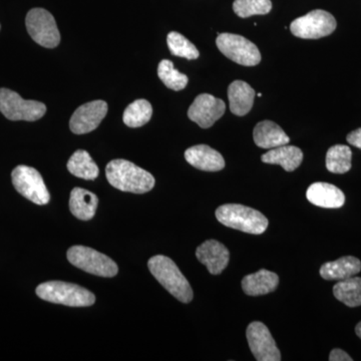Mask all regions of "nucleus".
Returning <instances> with one entry per match:
<instances>
[{"label": "nucleus", "mask_w": 361, "mask_h": 361, "mask_svg": "<svg viewBox=\"0 0 361 361\" xmlns=\"http://www.w3.org/2000/svg\"><path fill=\"white\" fill-rule=\"evenodd\" d=\"M330 361H353V358L350 357L345 353V351L342 350V349H334V350L330 353L329 355Z\"/></svg>", "instance_id": "30"}, {"label": "nucleus", "mask_w": 361, "mask_h": 361, "mask_svg": "<svg viewBox=\"0 0 361 361\" xmlns=\"http://www.w3.org/2000/svg\"><path fill=\"white\" fill-rule=\"evenodd\" d=\"M97 197L92 192L82 188H75L71 191L70 198L71 212L78 219L89 221L94 218L96 214Z\"/></svg>", "instance_id": "22"}, {"label": "nucleus", "mask_w": 361, "mask_h": 361, "mask_svg": "<svg viewBox=\"0 0 361 361\" xmlns=\"http://www.w3.org/2000/svg\"><path fill=\"white\" fill-rule=\"evenodd\" d=\"M25 25L32 39L42 47L54 49L61 42V33L49 11L44 8L32 9L26 16Z\"/></svg>", "instance_id": "8"}, {"label": "nucleus", "mask_w": 361, "mask_h": 361, "mask_svg": "<svg viewBox=\"0 0 361 361\" xmlns=\"http://www.w3.org/2000/svg\"><path fill=\"white\" fill-rule=\"evenodd\" d=\"M261 160L265 164L281 166L286 172H293L302 163L303 153L295 146L284 145L271 149L262 156Z\"/></svg>", "instance_id": "20"}, {"label": "nucleus", "mask_w": 361, "mask_h": 361, "mask_svg": "<svg viewBox=\"0 0 361 361\" xmlns=\"http://www.w3.org/2000/svg\"><path fill=\"white\" fill-rule=\"evenodd\" d=\"M272 9L271 0H235L233 11L242 18L264 16Z\"/></svg>", "instance_id": "29"}, {"label": "nucleus", "mask_w": 361, "mask_h": 361, "mask_svg": "<svg viewBox=\"0 0 361 361\" xmlns=\"http://www.w3.org/2000/svg\"><path fill=\"white\" fill-rule=\"evenodd\" d=\"M336 25V18L331 13L316 9L292 21L290 30L299 39H318L331 35Z\"/></svg>", "instance_id": "7"}, {"label": "nucleus", "mask_w": 361, "mask_h": 361, "mask_svg": "<svg viewBox=\"0 0 361 361\" xmlns=\"http://www.w3.org/2000/svg\"><path fill=\"white\" fill-rule=\"evenodd\" d=\"M196 256L213 275L221 274L229 263L230 253L217 240H208L197 248Z\"/></svg>", "instance_id": "14"}, {"label": "nucleus", "mask_w": 361, "mask_h": 361, "mask_svg": "<svg viewBox=\"0 0 361 361\" xmlns=\"http://www.w3.org/2000/svg\"><path fill=\"white\" fill-rule=\"evenodd\" d=\"M185 159L190 165L206 172H218L225 168L222 155L207 145H197L188 149Z\"/></svg>", "instance_id": "15"}, {"label": "nucleus", "mask_w": 361, "mask_h": 361, "mask_svg": "<svg viewBox=\"0 0 361 361\" xmlns=\"http://www.w3.org/2000/svg\"><path fill=\"white\" fill-rule=\"evenodd\" d=\"M247 341L254 357L258 361L281 360L279 349L269 329L262 322H252L247 327Z\"/></svg>", "instance_id": "11"}, {"label": "nucleus", "mask_w": 361, "mask_h": 361, "mask_svg": "<svg viewBox=\"0 0 361 361\" xmlns=\"http://www.w3.org/2000/svg\"><path fill=\"white\" fill-rule=\"evenodd\" d=\"M334 294L337 300L348 307L361 305V277H349L341 280L334 287Z\"/></svg>", "instance_id": "24"}, {"label": "nucleus", "mask_w": 361, "mask_h": 361, "mask_svg": "<svg viewBox=\"0 0 361 361\" xmlns=\"http://www.w3.org/2000/svg\"><path fill=\"white\" fill-rule=\"evenodd\" d=\"M16 191L37 205H47L51 200L44 180L39 171L28 166H18L11 174Z\"/></svg>", "instance_id": "10"}, {"label": "nucleus", "mask_w": 361, "mask_h": 361, "mask_svg": "<svg viewBox=\"0 0 361 361\" xmlns=\"http://www.w3.org/2000/svg\"><path fill=\"white\" fill-rule=\"evenodd\" d=\"M226 106L222 99L209 94H202L195 99L188 111V116L203 129L212 127L214 123L222 118Z\"/></svg>", "instance_id": "12"}, {"label": "nucleus", "mask_w": 361, "mask_h": 361, "mask_svg": "<svg viewBox=\"0 0 361 361\" xmlns=\"http://www.w3.org/2000/svg\"><path fill=\"white\" fill-rule=\"evenodd\" d=\"M279 277L276 273L266 269L247 275L242 280V289L249 296L266 295L277 288Z\"/></svg>", "instance_id": "19"}, {"label": "nucleus", "mask_w": 361, "mask_h": 361, "mask_svg": "<svg viewBox=\"0 0 361 361\" xmlns=\"http://www.w3.org/2000/svg\"><path fill=\"white\" fill-rule=\"evenodd\" d=\"M109 183L116 189L130 193L144 194L155 186V178L144 169L137 167L132 161L114 160L106 168Z\"/></svg>", "instance_id": "1"}, {"label": "nucleus", "mask_w": 361, "mask_h": 361, "mask_svg": "<svg viewBox=\"0 0 361 361\" xmlns=\"http://www.w3.org/2000/svg\"><path fill=\"white\" fill-rule=\"evenodd\" d=\"M361 271V262L360 259L353 256H345L339 258L338 260L327 262L320 268V275L325 280L348 279L355 276Z\"/></svg>", "instance_id": "21"}, {"label": "nucleus", "mask_w": 361, "mask_h": 361, "mask_svg": "<svg viewBox=\"0 0 361 361\" xmlns=\"http://www.w3.org/2000/svg\"><path fill=\"white\" fill-rule=\"evenodd\" d=\"M306 197L311 204L322 208H341L345 203L343 192L329 183L318 182L311 185L306 192Z\"/></svg>", "instance_id": "16"}, {"label": "nucleus", "mask_w": 361, "mask_h": 361, "mask_svg": "<svg viewBox=\"0 0 361 361\" xmlns=\"http://www.w3.org/2000/svg\"><path fill=\"white\" fill-rule=\"evenodd\" d=\"M353 152L344 145H336L327 152L326 168L334 174H344L351 169Z\"/></svg>", "instance_id": "26"}, {"label": "nucleus", "mask_w": 361, "mask_h": 361, "mask_svg": "<svg viewBox=\"0 0 361 361\" xmlns=\"http://www.w3.org/2000/svg\"><path fill=\"white\" fill-rule=\"evenodd\" d=\"M68 170L71 174L85 180L97 179L99 173L97 164L84 149H78L71 157L68 161Z\"/></svg>", "instance_id": "23"}, {"label": "nucleus", "mask_w": 361, "mask_h": 361, "mask_svg": "<svg viewBox=\"0 0 361 361\" xmlns=\"http://www.w3.org/2000/svg\"><path fill=\"white\" fill-rule=\"evenodd\" d=\"M348 142L356 148L361 149V128L348 134Z\"/></svg>", "instance_id": "31"}, {"label": "nucleus", "mask_w": 361, "mask_h": 361, "mask_svg": "<svg viewBox=\"0 0 361 361\" xmlns=\"http://www.w3.org/2000/svg\"><path fill=\"white\" fill-rule=\"evenodd\" d=\"M253 137L255 144L262 149H274L288 145L290 142L284 130L271 121H263L257 123L254 128Z\"/></svg>", "instance_id": "17"}, {"label": "nucleus", "mask_w": 361, "mask_h": 361, "mask_svg": "<svg viewBox=\"0 0 361 361\" xmlns=\"http://www.w3.org/2000/svg\"><path fill=\"white\" fill-rule=\"evenodd\" d=\"M167 42L169 49H170L173 56L190 59V61L198 59L200 56L197 47L179 32H172L169 33Z\"/></svg>", "instance_id": "28"}, {"label": "nucleus", "mask_w": 361, "mask_h": 361, "mask_svg": "<svg viewBox=\"0 0 361 361\" xmlns=\"http://www.w3.org/2000/svg\"><path fill=\"white\" fill-rule=\"evenodd\" d=\"M158 75L166 87L176 92L184 90L187 87V75L176 70L172 61L169 59H164L159 63Z\"/></svg>", "instance_id": "27"}, {"label": "nucleus", "mask_w": 361, "mask_h": 361, "mask_svg": "<svg viewBox=\"0 0 361 361\" xmlns=\"http://www.w3.org/2000/svg\"><path fill=\"white\" fill-rule=\"evenodd\" d=\"M355 334H357V336L361 339V322L356 325Z\"/></svg>", "instance_id": "32"}, {"label": "nucleus", "mask_w": 361, "mask_h": 361, "mask_svg": "<svg viewBox=\"0 0 361 361\" xmlns=\"http://www.w3.org/2000/svg\"><path fill=\"white\" fill-rule=\"evenodd\" d=\"M0 111L11 121L35 122L44 116L47 106L37 101H25L8 89H0Z\"/></svg>", "instance_id": "6"}, {"label": "nucleus", "mask_w": 361, "mask_h": 361, "mask_svg": "<svg viewBox=\"0 0 361 361\" xmlns=\"http://www.w3.org/2000/svg\"><path fill=\"white\" fill-rule=\"evenodd\" d=\"M108 114V104L104 101H94L80 106L73 113L70 128L73 134L84 135L92 132Z\"/></svg>", "instance_id": "13"}, {"label": "nucleus", "mask_w": 361, "mask_h": 361, "mask_svg": "<svg viewBox=\"0 0 361 361\" xmlns=\"http://www.w3.org/2000/svg\"><path fill=\"white\" fill-rule=\"evenodd\" d=\"M220 51L228 59L241 66H257L261 61L258 47L244 37L233 33H221L216 39Z\"/></svg>", "instance_id": "9"}, {"label": "nucleus", "mask_w": 361, "mask_h": 361, "mask_svg": "<svg viewBox=\"0 0 361 361\" xmlns=\"http://www.w3.org/2000/svg\"><path fill=\"white\" fill-rule=\"evenodd\" d=\"M37 294L47 302L71 307H87L96 302V296L84 287L63 281H49L39 285Z\"/></svg>", "instance_id": "4"}, {"label": "nucleus", "mask_w": 361, "mask_h": 361, "mask_svg": "<svg viewBox=\"0 0 361 361\" xmlns=\"http://www.w3.org/2000/svg\"><path fill=\"white\" fill-rule=\"evenodd\" d=\"M68 260L80 269L101 277H114L118 274V265L108 256L85 246L68 249Z\"/></svg>", "instance_id": "5"}, {"label": "nucleus", "mask_w": 361, "mask_h": 361, "mask_svg": "<svg viewBox=\"0 0 361 361\" xmlns=\"http://www.w3.org/2000/svg\"><path fill=\"white\" fill-rule=\"evenodd\" d=\"M148 267L161 286L183 303L191 302L194 294L191 285L172 259L164 255L149 259Z\"/></svg>", "instance_id": "2"}, {"label": "nucleus", "mask_w": 361, "mask_h": 361, "mask_svg": "<svg viewBox=\"0 0 361 361\" xmlns=\"http://www.w3.org/2000/svg\"><path fill=\"white\" fill-rule=\"evenodd\" d=\"M216 218L226 227L249 234H262L268 227L267 218L262 213L240 204L220 206L216 210Z\"/></svg>", "instance_id": "3"}, {"label": "nucleus", "mask_w": 361, "mask_h": 361, "mask_svg": "<svg viewBox=\"0 0 361 361\" xmlns=\"http://www.w3.org/2000/svg\"><path fill=\"white\" fill-rule=\"evenodd\" d=\"M230 111L234 115L243 116L251 111L255 99V90L243 80H235L228 87Z\"/></svg>", "instance_id": "18"}, {"label": "nucleus", "mask_w": 361, "mask_h": 361, "mask_svg": "<svg viewBox=\"0 0 361 361\" xmlns=\"http://www.w3.org/2000/svg\"><path fill=\"white\" fill-rule=\"evenodd\" d=\"M153 115L152 104L146 99H137L123 111V121L128 127L140 128L146 125Z\"/></svg>", "instance_id": "25"}]
</instances>
